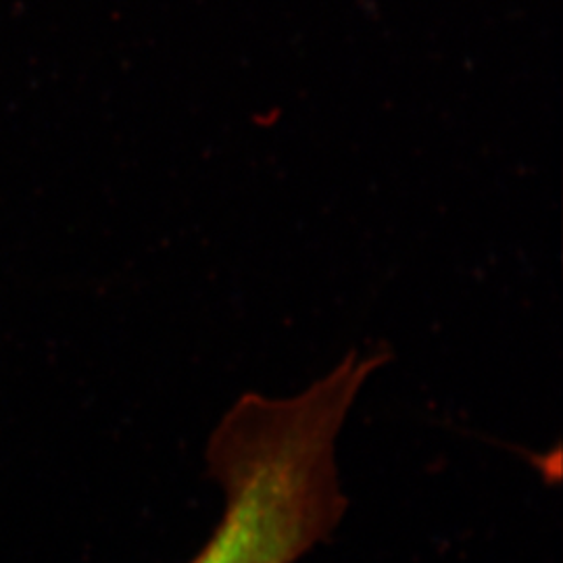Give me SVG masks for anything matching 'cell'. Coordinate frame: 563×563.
Instances as JSON below:
<instances>
[{"mask_svg":"<svg viewBox=\"0 0 563 563\" xmlns=\"http://www.w3.org/2000/svg\"><path fill=\"white\" fill-rule=\"evenodd\" d=\"M355 395L328 372L299 395L232 405L207 451L222 518L190 563H295L332 534L346 505L336 441Z\"/></svg>","mask_w":563,"mask_h":563,"instance_id":"cell-1","label":"cell"}]
</instances>
